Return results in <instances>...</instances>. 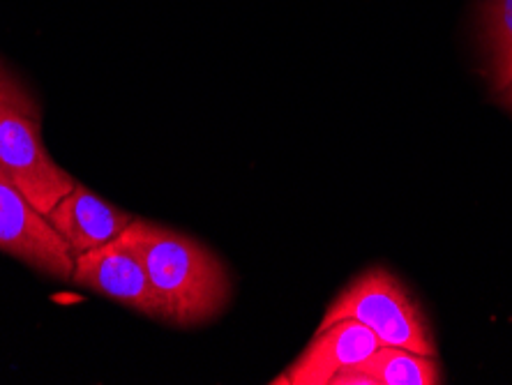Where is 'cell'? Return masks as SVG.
Wrapping results in <instances>:
<instances>
[{
    "instance_id": "11",
    "label": "cell",
    "mask_w": 512,
    "mask_h": 385,
    "mask_svg": "<svg viewBox=\"0 0 512 385\" xmlns=\"http://www.w3.org/2000/svg\"><path fill=\"white\" fill-rule=\"evenodd\" d=\"M503 102H506L508 107L512 109V86L508 90H503Z\"/></svg>"
},
{
    "instance_id": "6",
    "label": "cell",
    "mask_w": 512,
    "mask_h": 385,
    "mask_svg": "<svg viewBox=\"0 0 512 385\" xmlns=\"http://www.w3.org/2000/svg\"><path fill=\"white\" fill-rule=\"evenodd\" d=\"M379 346L374 332L360 321L344 319L316 330L312 342L273 383L330 385L342 369L365 360Z\"/></svg>"
},
{
    "instance_id": "8",
    "label": "cell",
    "mask_w": 512,
    "mask_h": 385,
    "mask_svg": "<svg viewBox=\"0 0 512 385\" xmlns=\"http://www.w3.org/2000/svg\"><path fill=\"white\" fill-rule=\"evenodd\" d=\"M441 369L436 356L399 346H376L365 360L335 374L330 385H436Z\"/></svg>"
},
{
    "instance_id": "9",
    "label": "cell",
    "mask_w": 512,
    "mask_h": 385,
    "mask_svg": "<svg viewBox=\"0 0 512 385\" xmlns=\"http://www.w3.org/2000/svg\"><path fill=\"white\" fill-rule=\"evenodd\" d=\"M483 37L496 93L512 86V0H485Z\"/></svg>"
},
{
    "instance_id": "1",
    "label": "cell",
    "mask_w": 512,
    "mask_h": 385,
    "mask_svg": "<svg viewBox=\"0 0 512 385\" xmlns=\"http://www.w3.org/2000/svg\"><path fill=\"white\" fill-rule=\"evenodd\" d=\"M146 268L162 319L197 326L227 305L231 282L220 259L197 240L134 217L120 233Z\"/></svg>"
},
{
    "instance_id": "10",
    "label": "cell",
    "mask_w": 512,
    "mask_h": 385,
    "mask_svg": "<svg viewBox=\"0 0 512 385\" xmlns=\"http://www.w3.org/2000/svg\"><path fill=\"white\" fill-rule=\"evenodd\" d=\"M3 107H19L28 113H37V104L28 90L21 86L19 79L0 63V109Z\"/></svg>"
},
{
    "instance_id": "2",
    "label": "cell",
    "mask_w": 512,
    "mask_h": 385,
    "mask_svg": "<svg viewBox=\"0 0 512 385\" xmlns=\"http://www.w3.org/2000/svg\"><path fill=\"white\" fill-rule=\"evenodd\" d=\"M353 319L370 328L381 346H399L425 356H436V344L423 309L409 289L386 268H372L358 275L337 296L319 328Z\"/></svg>"
},
{
    "instance_id": "4",
    "label": "cell",
    "mask_w": 512,
    "mask_h": 385,
    "mask_svg": "<svg viewBox=\"0 0 512 385\" xmlns=\"http://www.w3.org/2000/svg\"><path fill=\"white\" fill-rule=\"evenodd\" d=\"M0 252L40 273L70 282L74 254L40 210L30 203L0 166Z\"/></svg>"
},
{
    "instance_id": "7",
    "label": "cell",
    "mask_w": 512,
    "mask_h": 385,
    "mask_svg": "<svg viewBox=\"0 0 512 385\" xmlns=\"http://www.w3.org/2000/svg\"><path fill=\"white\" fill-rule=\"evenodd\" d=\"M44 217L74 256L116 240L134 220V215L102 201L81 183L74 185V190L67 192Z\"/></svg>"
},
{
    "instance_id": "5",
    "label": "cell",
    "mask_w": 512,
    "mask_h": 385,
    "mask_svg": "<svg viewBox=\"0 0 512 385\" xmlns=\"http://www.w3.org/2000/svg\"><path fill=\"white\" fill-rule=\"evenodd\" d=\"M72 284L102 293L116 303L137 309V312L162 319L153 284L134 249L120 236L107 245L74 256Z\"/></svg>"
},
{
    "instance_id": "3",
    "label": "cell",
    "mask_w": 512,
    "mask_h": 385,
    "mask_svg": "<svg viewBox=\"0 0 512 385\" xmlns=\"http://www.w3.org/2000/svg\"><path fill=\"white\" fill-rule=\"evenodd\" d=\"M0 166L42 215L77 185V180L49 157L37 113L19 107L0 109Z\"/></svg>"
}]
</instances>
